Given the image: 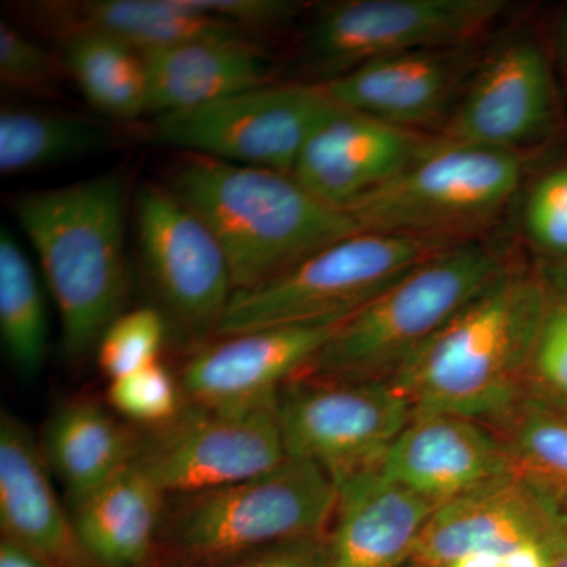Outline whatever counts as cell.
I'll return each mask as SVG.
<instances>
[{
    "instance_id": "6da1fadb",
    "label": "cell",
    "mask_w": 567,
    "mask_h": 567,
    "mask_svg": "<svg viewBox=\"0 0 567 567\" xmlns=\"http://www.w3.org/2000/svg\"><path fill=\"white\" fill-rule=\"evenodd\" d=\"M548 298L540 275L517 260L388 382L413 416L451 413L492 423L524 394Z\"/></svg>"
},
{
    "instance_id": "7a4b0ae2",
    "label": "cell",
    "mask_w": 567,
    "mask_h": 567,
    "mask_svg": "<svg viewBox=\"0 0 567 567\" xmlns=\"http://www.w3.org/2000/svg\"><path fill=\"white\" fill-rule=\"evenodd\" d=\"M126 183L103 174L22 194L13 204L58 306L63 349L74 363L96 352L125 301Z\"/></svg>"
},
{
    "instance_id": "3957f363",
    "label": "cell",
    "mask_w": 567,
    "mask_h": 567,
    "mask_svg": "<svg viewBox=\"0 0 567 567\" xmlns=\"http://www.w3.org/2000/svg\"><path fill=\"white\" fill-rule=\"evenodd\" d=\"M169 189L221 245L235 292L256 289L361 233L349 213L324 204L292 174L279 171L186 153Z\"/></svg>"
},
{
    "instance_id": "277c9868",
    "label": "cell",
    "mask_w": 567,
    "mask_h": 567,
    "mask_svg": "<svg viewBox=\"0 0 567 567\" xmlns=\"http://www.w3.org/2000/svg\"><path fill=\"white\" fill-rule=\"evenodd\" d=\"M517 260L486 237L440 249L347 317L303 374L390 380Z\"/></svg>"
},
{
    "instance_id": "5b68a950",
    "label": "cell",
    "mask_w": 567,
    "mask_h": 567,
    "mask_svg": "<svg viewBox=\"0 0 567 567\" xmlns=\"http://www.w3.org/2000/svg\"><path fill=\"white\" fill-rule=\"evenodd\" d=\"M338 491L323 470L287 457L262 475L167 495L158 559L171 567H221L259 548L328 533Z\"/></svg>"
},
{
    "instance_id": "8992f818",
    "label": "cell",
    "mask_w": 567,
    "mask_h": 567,
    "mask_svg": "<svg viewBox=\"0 0 567 567\" xmlns=\"http://www.w3.org/2000/svg\"><path fill=\"white\" fill-rule=\"evenodd\" d=\"M524 158L435 136L398 177L346 212L361 233L453 241L483 237L518 199Z\"/></svg>"
},
{
    "instance_id": "52a82bcc",
    "label": "cell",
    "mask_w": 567,
    "mask_h": 567,
    "mask_svg": "<svg viewBox=\"0 0 567 567\" xmlns=\"http://www.w3.org/2000/svg\"><path fill=\"white\" fill-rule=\"evenodd\" d=\"M454 244L457 241L412 235H350L278 278L235 292L216 338L286 324L344 320L417 264Z\"/></svg>"
},
{
    "instance_id": "ba28073f",
    "label": "cell",
    "mask_w": 567,
    "mask_h": 567,
    "mask_svg": "<svg viewBox=\"0 0 567 567\" xmlns=\"http://www.w3.org/2000/svg\"><path fill=\"white\" fill-rule=\"evenodd\" d=\"M276 404L287 457L320 466L338 494L382 473L413 417L388 380L301 374L282 386Z\"/></svg>"
},
{
    "instance_id": "9c48e42d",
    "label": "cell",
    "mask_w": 567,
    "mask_h": 567,
    "mask_svg": "<svg viewBox=\"0 0 567 567\" xmlns=\"http://www.w3.org/2000/svg\"><path fill=\"white\" fill-rule=\"evenodd\" d=\"M137 248L155 308L169 333L200 347L216 338L235 293L221 245L169 186L145 185L136 196Z\"/></svg>"
},
{
    "instance_id": "30bf717a",
    "label": "cell",
    "mask_w": 567,
    "mask_h": 567,
    "mask_svg": "<svg viewBox=\"0 0 567 567\" xmlns=\"http://www.w3.org/2000/svg\"><path fill=\"white\" fill-rule=\"evenodd\" d=\"M333 106L319 82L264 84L158 115L152 134L159 144L192 155L292 174L306 141Z\"/></svg>"
},
{
    "instance_id": "8fae6325",
    "label": "cell",
    "mask_w": 567,
    "mask_h": 567,
    "mask_svg": "<svg viewBox=\"0 0 567 567\" xmlns=\"http://www.w3.org/2000/svg\"><path fill=\"white\" fill-rule=\"evenodd\" d=\"M276 401L244 409L185 402L173 420L141 429L133 464L167 495L262 475L287 458Z\"/></svg>"
},
{
    "instance_id": "7c38bea8",
    "label": "cell",
    "mask_w": 567,
    "mask_h": 567,
    "mask_svg": "<svg viewBox=\"0 0 567 567\" xmlns=\"http://www.w3.org/2000/svg\"><path fill=\"white\" fill-rule=\"evenodd\" d=\"M502 0H344L317 14L305 50L322 81L404 52L481 40Z\"/></svg>"
},
{
    "instance_id": "4fadbf2b",
    "label": "cell",
    "mask_w": 567,
    "mask_h": 567,
    "mask_svg": "<svg viewBox=\"0 0 567 567\" xmlns=\"http://www.w3.org/2000/svg\"><path fill=\"white\" fill-rule=\"evenodd\" d=\"M555 125L557 93L546 51L535 37L514 33L481 55L436 136L525 156Z\"/></svg>"
},
{
    "instance_id": "5bb4252c",
    "label": "cell",
    "mask_w": 567,
    "mask_h": 567,
    "mask_svg": "<svg viewBox=\"0 0 567 567\" xmlns=\"http://www.w3.org/2000/svg\"><path fill=\"white\" fill-rule=\"evenodd\" d=\"M481 55L480 40L427 48L365 63L319 84L339 106L435 136L432 132H442Z\"/></svg>"
},
{
    "instance_id": "9a60e30c",
    "label": "cell",
    "mask_w": 567,
    "mask_h": 567,
    "mask_svg": "<svg viewBox=\"0 0 567 567\" xmlns=\"http://www.w3.org/2000/svg\"><path fill=\"white\" fill-rule=\"evenodd\" d=\"M344 320L262 328L197 347L177 375L183 399L215 409L274 402L284 385L303 374Z\"/></svg>"
},
{
    "instance_id": "2e32d148",
    "label": "cell",
    "mask_w": 567,
    "mask_h": 567,
    "mask_svg": "<svg viewBox=\"0 0 567 567\" xmlns=\"http://www.w3.org/2000/svg\"><path fill=\"white\" fill-rule=\"evenodd\" d=\"M334 103L316 126L293 167V177L339 210L398 177L434 141Z\"/></svg>"
},
{
    "instance_id": "e0dca14e",
    "label": "cell",
    "mask_w": 567,
    "mask_h": 567,
    "mask_svg": "<svg viewBox=\"0 0 567 567\" xmlns=\"http://www.w3.org/2000/svg\"><path fill=\"white\" fill-rule=\"evenodd\" d=\"M491 425L451 413L412 417L388 453L382 475L439 507L509 475Z\"/></svg>"
},
{
    "instance_id": "ac0fdd59",
    "label": "cell",
    "mask_w": 567,
    "mask_h": 567,
    "mask_svg": "<svg viewBox=\"0 0 567 567\" xmlns=\"http://www.w3.org/2000/svg\"><path fill=\"white\" fill-rule=\"evenodd\" d=\"M567 529L513 472L436 507L410 563L446 567L475 554H505L529 543L555 544Z\"/></svg>"
},
{
    "instance_id": "d6986e66",
    "label": "cell",
    "mask_w": 567,
    "mask_h": 567,
    "mask_svg": "<svg viewBox=\"0 0 567 567\" xmlns=\"http://www.w3.org/2000/svg\"><path fill=\"white\" fill-rule=\"evenodd\" d=\"M0 528L2 539L50 567H102L82 544L69 505L59 499L40 442L6 409L0 413Z\"/></svg>"
},
{
    "instance_id": "ffe728a7",
    "label": "cell",
    "mask_w": 567,
    "mask_h": 567,
    "mask_svg": "<svg viewBox=\"0 0 567 567\" xmlns=\"http://www.w3.org/2000/svg\"><path fill=\"white\" fill-rule=\"evenodd\" d=\"M436 506L382 473L338 494L327 533L333 567H404Z\"/></svg>"
},
{
    "instance_id": "44dd1931",
    "label": "cell",
    "mask_w": 567,
    "mask_h": 567,
    "mask_svg": "<svg viewBox=\"0 0 567 567\" xmlns=\"http://www.w3.org/2000/svg\"><path fill=\"white\" fill-rule=\"evenodd\" d=\"M147 114H175L268 84L270 69L246 40H197L141 54Z\"/></svg>"
},
{
    "instance_id": "7402d4cb",
    "label": "cell",
    "mask_w": 567,
    "mask_h": 567,
    "mask_svg": "<svg viewBox=\"0 0 567 567\" xmlns=\"http://www.w3.org/2000/svg\"><path fill=\"white\" fill-rule=\"evenodd\" d=\"M167 494L134 464L70 507L74 527L102 567H148L158 559Z\"/></svg>"
},
{
    "instance_id": "603a6c76",
    "label": "cell",
    "mask_w": 567,
    "mask_h": 567,
    "mask_svg": "<svg viewBox=\"0 0 567 567\" xmlns=\"http://www.w3.org/2000/svg\"><path fill=\"white\" fill-rule=\"evenodd\" d=\"M140 440V427L122 423L99 402L73 399L48 417L40 446L73 507L133 464Z\"/></svg>"
},
{
    "instance_id": "cb8c5ba5",
    "label": "cell",
    "mask_w": 567,
    "mask_h": 567,
    "mask_svg": "<svg viewBox=\"0 0 567 567\" xmlns=\"http://www.w3.org/2000/svg\"><path fill=\"white\" fill-rule=\"evenodd\" d=\"M486 424L505 446L511 472L567 529V406L525 388L516 404Z\"/></svg>"
},
{
    "instance_id": "d4e9b609",
    "label": "cell",
    "mask_w": 567,
    "mask_h": 567,
    "mask_svg": "<svg viewBox=\"0 0 567 567\" xmlns=\"http://www.w3.org/2000/svg\"><path fill=\"white\" fill-rule=\"evenodd\" d=\"M71 11L73 31L103 33L140 54L188 41L246 40L245 29L205 14L193 0H89Z\"/></svg>"
},
{
    "instance_id": "484cf974",
    "label": "cell",
    "mask_w": 567,
    "mask_h": 567,
    "mask_svg": "<svg viewBox=\"0 0 567 567\" xmlns=\"http://www.w3.org/2000/svg\"><path fill=\"white\" fill-rule=\"evenodd\" d=\"M62 62L93 110L117 121L147 114V70L140 52L103 33L73 31Z\"/></svg>"
},
{
    "instance_id": "4316f807",
    "label": "cell",
    "mask_w": 567,
    "mask_h": 567,
    "mask_svg": "<svg viewBox=\"0 0 567 567\" xmlns=\"http://www.w3.org/2000/svg\"><path fill=\"white\" fill-rule=\"evenodd\" d=\"M106 130L69 112L3 107L0 173L17 175L89 155L106 144Z\"/></svg>"
},
{
    "instance_id": "83f0119b",
    "label": "cell",
    "mask_w": 567,
    "mask_h": 567,
    "mask_svg": "<svg viewBox=\"0 0 567 567\" xmlns=\"http://www.w3.org/2000/svg\"><path fill=\"white\" fill-rule=\"evenodd\" d=\"M0 336L14 371L35 377L48 350L43 287L28 254L3 227L0 233Z\"/></svg>"
},
{
    "instance_id": "f1b7e54d",
    "label": "cell",
    "mask_w": 567,
    "mask_h": 567,
    "mask_svg": "<svg viewBox=\"0 0 567 567\" xmlns=\"http://www.w3.org/2000/svg\"><path fill=\"white\" fill-rule=\"evenodd\" d=\"M518 230L550 290L567 289V159L537 171L517 199Z\"/></svg>"
},
{
    "instance_id": "f546056e",
    "label": "cell",
    "mask_w": 567,
    "mask_h": 567,
    "mask_svg": "<svg viewBox=\"0 0 567 567\" xmlns=\"http://www.w3.org/2000/svg\"><path fill=\"white\" fill-rule=\"evenodd\" d=\"M169 334L166 319L155 306L122 312L104 331L96 347V361L110 380L159 361Z\"/></svg>"
},
{
    "instance_id": "4dcf8cb0",
    "label": "cell",
    "mask_w": 567,
    "mask_h": 567,
    "mask_svg": "<svg viewBox=\"0 0 567 567\" xmlns=\"http://www.w3.org/2000/svg\"><path fill=\"white\" fill-rule=\"evenodd\" d=\"M107 402L118 415L140 429L156 427L173 420L185 405L178 377L162 361L110 380Z\"/></svg>"
},
{
    "instance_id": "1f68e13d",
    "label": "cell",
    "mask_w": 567,
    "mask_h": 567,
    "mask_svg": "<svg viewBox=\"0 0 567 567\" xmlns=\"http://www.w3.org/2000/svg\"><path fill=\"white\" fill-rule=\"evenodd\" d=\"M525 388L567 406V289L550 290Z\"/></svg>"
},
{
    "instance_id": "d6a6232c",
    "label": "cell",
    "mask_w": 567,
    "mask_h": 567,
    "mask_svg": "<svg viewBox=\"0 0 567 567\" xmlns=\"http://www.w3.org/2000/svg\"><path fill=\"white\" fill-rule=\"evenodd\" d=\"M58 59L7 21L0 22V80L17 89H39L58 78Z\"/></svg>"
},
{
    "instance_id": "836d02e7",
    "label": "cell",
    "mask_w": 567,
    "mask_h": 567,
    "mask_svg": "<svg viewBox=\"0 0 567 567\" xmlns=\"http://www.w3.org/2000/svg\"><path fill=\"white\" fill-rule=\"evenodd\" d=\"M221 567H333L327 533L286 540L251 551Z\"/></svg>"
},
{
    "instance_id": "e575fe53",
    "label": "cell",
    "mask_w": 567,
    "mask_h": 567,
    "mask_svg": "<svg viewBox=\"0 0 567 567\" xmlns=\"http://www.w3.org/2000/svg\"><path fill=\"white\" fill-rule=\"evenodd\" d=\"M193 3L205 14L241 29L276 24L298 10V3L286 0H193Z\"/></svg>"
},
{
    "instance_id": "d590c367",
    "label": "cell",
    "mask_w": 567,
    "mask_h": 567,
    "mask_svg": "<svg viewBox=\"0 0 567 567\" xmlns=\"http://www.w3.org/2000/svg\"><path fill=\"white\" fill-rule=\"evenodd\" d=\"M555 544L529 543L505 554H492L488 567H548Z\"/></svg>"
},
{
    "instance_id": "8d00e7d4",
    "label": "cell",
    "mask_w": 567,
    "mask_h": 567,
    "mask_svg": "<svg viewBox=\"0 0 567 567\" xmlns=\"http://www.w3.org/2000/svg\"><path fill=\"white\" fill-rule=\"evenodd\" d=\"M0 567H50L41 561L31 551L25 550L11 543V540H0Z\"/></svg>"
},
{
    "instance_id": "74e56055",
    "label": "cell",
    "mask_w": 567,
    "mask_h": 567,
    "mask_svg": "<svg viewBox=\"0 0 567 567\" xmlns=\"http://www.w3.org/2000/svg\"><path fill=\"white\" fill-rule=\"evenodd\" d=\"M548 567H567V535L551 548Z\"/></svg>"
},
{
    "instance_id": "f35d334b",
    "label": "cell",
    "mask_w": 567,
    "mask_h": 567,
    "mask_svg": "<svg viewBox=\"0 0 567 567\" xmlns=\"http://www.w3.org/2000/svg\"><path fill=\"white\" fill-rule=\"evenodd\" d=\"M559 54H561L563 70H565L567 81V6L561 13L558 29Z\"/></svg>"
},
{
    "instance_id": "ab89813d",
    "label": "cell",
    "mask_w": 567,
    "mask_h": 567,
    "mask_svg": "<svg viewBox=\"0 0 567 567\" xmlns=\"http://www.w3.org/2000/svg\"><path fill=\"white\" fill-rule=\"evenodd\" d=\"M404 567H431V566L416 565V563H406V565Z\"/></svg>"
},
{
    "instance_id": "60d3db41",
    "label": "cell",
    "mask_w": 567,
    "mask_h": 567,
    "mask_svg": "<svg viewBox=\"0 0 567 567\" xmlns=\"http://www.w3.org/2000/svg\"><path fill=\"white\" fill-rule=\"evenodd\" d=\"M148 567H171V566H164V565H162V563H155V565H152Z\"/></svg>"
}]
</instances>
